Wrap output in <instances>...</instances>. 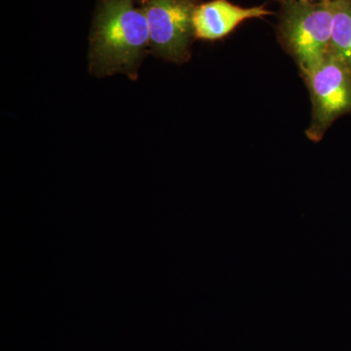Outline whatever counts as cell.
I'll use <instances>...</instances> for the list:
<instances>
[{
  "instance_id": "6da1fadb",
  "label": "cell",
  "mask_w": 351,
  "mask_h": 351,
  "mask_svg": "<svg viewBox=\"0 0 351 351\" xmlns=\"http://www.w3.org/2000/svg\"><path fill=\"white\" fill-rule=\"evenodd\" d=\"M149 50V31L144 9L134 0H104L89 38L88 64L96 77L117 75L137 80Z\"/></svg>"
},
{
  "instance_id": "8992f818",
  "label": "cell",
  "mask_w": 351,
  "mask_h": 351,
  "mask_svg": "<svg viewBox=\"0 0 351 351\" xmlns=\"http://www.w3.org/2000/svg\"><path fill=\"white\" fill-rule=\"evenodd\" d=\"M329 53L351 69V0H332Z\"/></svg>"
},
{
  "instance_id": "277c9868",
  "label": "cell",
  "mask_w": 351,
  "mask_h": 351,
  "mask_svg": "<svg viewBox=\"0 0 351 351\" xmlns=\"http://www.w3.org/2000/svg\"><path fill=\"white\" fill-rule=\"evenodd\" d=\"M149 31V52L171 63H186L195 39L198 0H142Z\"/></svg>"
},
{
  "instance_id": "7a4b0ae2",
  "label": "cell",
  "mask_w": 351,
  "mask_h": 351,
  "mask_svg": "<svg viewBox=\"0 0 351 351\" xmlns=\"http://www.w3.org/2000/svg\"><path fill=\"white\" fill-rule=\"evenodd\" d=\"M280 4L277 23L279 43L304 73L329 53L332 0H291Z\"/></svg>"
},
{
  "instance_id": "52a82bcc",
  "label": "cell",
  "mask_w": 351,
  "mask_h": 351,
  "mask_svg": "<svg viewBox=\"0 0 351 351\" xmlns=\"http://www.w3.org/2000/svg\"><path fill=\"white\" fill-rule=\"evenodd\" d=\"M279 3H283V2L291 1V0H276ZM306 1H319V0H306Z\"/></svg>"
},
{
  "instance_id": "3957f363",
  "label": "cell",
  "mask_w": 351,
  "mask_h": 351,
  "mask_svg": "<svg viewBox=\"0 0 351 351\" xmlns=\"http://www.w3.org/2000/svg\"><path fill=\"white\" fill-rule=\"evenodd\" d=\"M301 73L313 104L306 134L309 140L319 142L336 119L351 112V69L328 53L319 63Z\"/></svg>"
},
{
  "instance_id": "5b68a950",
  "label": "cell",
  "mask_w": 351,
  "mask_h": 351,
  "mask_svg": "<svg viewBox=\"0 0 351 351\" xmlns=\"http://www.w3.org/2000/svg\"><path fill=\"white\" fill-rule=\"evenodd\" d=\"M272 15L265 5L242 7L228 0H212L199 3L193 13L196 39L215 41L225 38L245 21L262 19Z\"/></svg>"
}]
</instances>
